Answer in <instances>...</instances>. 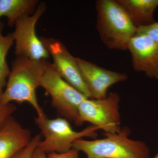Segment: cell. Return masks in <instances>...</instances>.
<instances>
[{"instance_id": "obj_2", "label": "cell", "mask_w": 158, "mask_h": 158, "mask_svg": "<svg viewBox=\"0 0 158 158\" xmlns=\"http://www.w3.org/2000/svg\"><path fill=\"white\" fill-rule=\"evenodd\" d=\"M97 29L102 41L111 49L126 51L138 28L124 8L114 0H98Z\"/></svg>"}, {"instance_id": "obj_9", "label": "cell", "mask_w": 158, "mask_h": 158, "mask_svg": "<svg viewBox=\"0 0 158 158\" xmlns=\"http://www.w3.org/2000/svg\"><path fill=\"white\" fill-rule=\"evenodd\" d=\"M77 60L92 99L106 98L107 96V91L110 86L127 80L126 74L107 70L79 58Z\"/></svg>"}, {"instance_id": "obj_4", "label": "cell", "mask_w": 158, "mask_h": 158, "mask_svg": "<svg viewBox=\"0 0 158 158\" xmlns=\"http://www.w3.org/2000/svg\"><path fill=\"white\" fill-rule=\"evenodd\" d=\"M34 121L44 137L38 145V148L46 153L66 152L73 148L74 141L84 137L95 138L96 131L99 130L95 126H89L81 131H74L69 121L64 118L49 119L46 116L34 118Z\"/></svg>"}, {"instance_id": "obj_3", "label": "cell", "mask_w": 158, "mask_h": 158, "mask_svg": "<svg viewBox=\"0 0 158 158\" xmlns=\"http://www.w3.org/2000/svg\"><path fill=\"white\" fill-rule=\"evenodd\" d=\"M131 130L127 127L117 133H102L106 138L74 141L73 148L85 153L87 158H149L150 150L144 142L129 138Z\"/></svg>"}, {"instance_id": "obj_13", "label": "cell", "mask_w": 158, "mask_h": 158, "mask_svg": "<svg viewBox=\"0 0 158 158\" xmlns=\"http://www.w3.org/2000/svg\"><path fill=\"white\" fill-rule=\"evenodd\" d=\"M39 2L38 0H0V18L5 16L10 27L24 15H32Z\"/></svg>"}, {"instance_id": "obj_19", "label": "cell", "mask_w": 158, "mask_h": 158, "mask_svg": "<svg viewBox=\"0 0 158 158\" xmlns=\"http://www.w3.org/2000/svg\"><path fill=\"white\" fill-rule=\"evenodd\" d=\"M33 158H47V156L45 152L37 148L34 153Z\"/></svg>"}, {"instance_id": "obj_20", "label": "cell", "mask_w": 158, "mask_h": 158, "mask_svg": "<svg viewBox=\"0 0 158 158\" xmlns=\"http://www.w3.org/2000/svg\"><path fill=\"white\" fill-rule=\"evenodd\" d=\"M153 158H158V153Z\"/></svg>"}, {"instance_id": "obj_11", "label": "cell", "mask_w": 158, "mask_h": 158, "mask_svg": "<svg viewBox=\"0 0 158 158\" xmlns=\"http://www.w3.org/2000/svg\"><path fill=\"white\" fill-rule=\"evenodd\" d=\"M32 138L31 131L11 116L0 131V158H11L26 147Z\"/></svg>"}, {"instance_id": "obj_10", "label": "cell", "mask_w": 158, "mask_h": 158, "mask_svg": "<svg viewBox=\"0 0 158 158\" xmlns=\"http://www.w3.org/2000/svg\"><path fill=\"white\" fill-rule=\"evenodd\" d=\"M128 49L131 54L134 70L158 79V43L144 34L136 33L130 40Z\"/></svg>"}, {"instance_id": "obj_5", "label": "cell", "mask_w": 158, "mask_h": 158, "mask_svg": "<svg viewBox=\"0 0 158 158\" xmlns=\"http://www.w3.org/2000/svg\"><path fill=\"white\" fill-rule=\"evenodd\" d=\"M52 98V105L60 116L79 126V106L88 98L62 78L50 63L40 83Z\"/></svg>"}, {"instance_id": "obj_17", "label": "cell", "mask_w": 158, "mask_h": 158, "mask_svg": "<svg viewBox=\"0 0 158 158\" xmlns=\"http://www.w3.org/2000/svg\"><path fill=\"white\" fill-rule=\"evenodd\" d=\"M136 33L144 34L158 43V22H156L150 25L138 27Z\"/></svg>"}, {"instance_id": "obj_18", "label": "cell", "mask_w": 158, "mask_h": 158, "mask_svg": "<svg viewBox=\"0 0 158 158\" xmlns=\"http://www.w3.org/2000/svg\"><path fill=\"white\" fill-rule=\"evenodd\" d=\"M79 151L72 148L66 152L58 153L51 152L48 154L47 158H80L79 156Z\"/></svg>"}, {"instance_id": "obj_15", "label": "cell", "mask_w": 158, "mask_h": 158, "mask_svg": "<svg viewBox=\"0 0 158 158\" xmlns=\"http://www.w3.org/2000/svg\"><path fill=\"white\" fill-rule=\"evenodd\" d=\"M41 137L42 135L40 134L34 136L26 147L20 150L11 158H33L34 153L41 141Z\"/></svg>"}, {"instance_id": "obj_12", "label": "cell", "mask_w": 158, "mask_h": 158, "mask_svg": "<svg viewBox=\"0 0 158 158\" xmlns=\"http://www.w3.org/2000/svg\"><path fill=\"white\" fill-rule=\"evenodd\" d=\"M124 8L136 27L150 25L156 21L154 13L158 0H117Z\"/></svg>"}, {"instance_id": "obj_8", "label": "cell", "mask_w": 158, "mask_h": 158, "mask_svg": "<svg viewBox=\"0 0 158 158\" xmlns=\"http://www.w3.org/2000/svg\"><path fill=\"white\" fill-rule=\"evenodd\" d=\"M39 38L52 57L54 68L61 77L88 98L92 99L82 77L77 58L69 53L59 40L44 37Z\"/></svg>"}, {"instance_id": "obj_16", "label": "cell", "mask_w": 158, "mask_h": 158, "mask_svg": "<svg viewBox=\"0 0 158 158\" xmlns=\"http://www.w3.org/2000/svg\"><path fill=\"white\" fill-rule=\"evenodd\" d=\"M17 107L15 105L10 103L0 105V131L6 124L9 117L12 116Z\"/></svg>"}, {"instance_id": "obj_1", "label": "cell", "mask_w": 158, "mask_h": 158, "mask_svg": "<svg viewBox=\"0 0 158 158\" xmlns=\"http://www.w3.org/2000/svg\"><path fill=\"white\" fill-rule=\"evenodd\" d=\"M50 62L48 60H34L16 56L11 63L6 88L0 98V105L11 102H28L35 109L38 117L46 116L37 101L36 90Z\"/></svg>"}, {"instance_id": "obj_7", "label": "cell", "mask_w": 158, "mask_h": 158, "mask_svg": "<svg viewBox=\"0 0 158 158\" xmlns=\"http://www.w3.org/2000/svg\"><path fill=\"white\" fill-rule=\"evenodd\" d=\"M46 6L40 2L32 15H23L15 23L12 34L15 42L16 56L26 57L34 60H48L50 55L42 42L36 35L37 21L46 11Z\"/></svg>"}, {"instance_id": "obj_6", "label": "cell", "mask_w": 158, "mask_h": 158, "mask_svg": "<svg viewBox=\"0 0 158 158\" xmlns=\"http://www.w3.org/2000/svg\"><path fill=\"white\" fill-rule=\"evenodd\" d=\"M119 101L118 94L113 92L102 99H86L79 106V125L81 126L87 122L105 133L119 132L121 129L118 112Z\"/></svg>"}, {"instance_id": "obj_14", "label": "cell", "mask_w": 158, "mask_h": 158, "mask_svg": "<svg viewBox=\"0 0 158 158\" xmlns=\"http://www.w3.org/2000/svg\"><path fill=\"white\" fill-rule=\"evenodd\" d=\"M5 27L4 23L0 21V98L6 87V79L9 77L10 70L6 61V56L9 50L15 41L12 34L4 36L2 32Z\"/></svg>"}]
</instances>
